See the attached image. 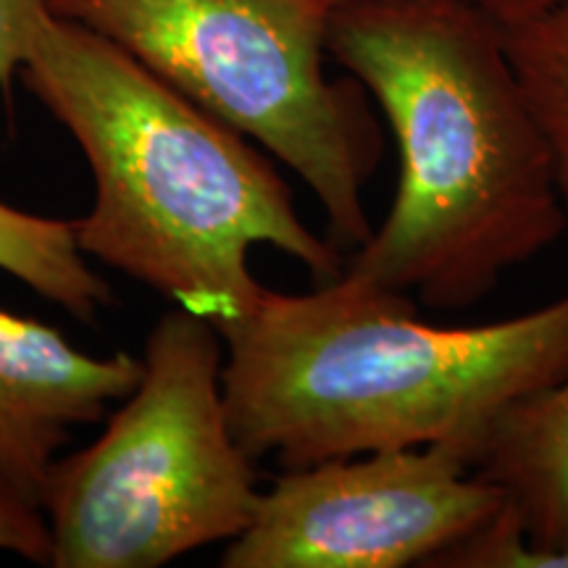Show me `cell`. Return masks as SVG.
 <instances>
[{
  "instance_id": "obj_7",
  "label": "cell",
  "mask_w": 568,
  "mask_h": 568,
  "mask_svg": "<svg viewBox=\"0 0 568 568\" xmlns=\"http://www.w3.org/2000/svg\"><path fill=\"white\" fill-rule=\"evenodd\" d=\"M142 361L90 355L53 326L0 308V477L34 506L74 426L138 387Z\"/></svg>"
},
{
  "instance_id": "obj_9",
  "label": "cell",
  "mask_w": 568,
  "mask_h": 568,
  "mask_svg": "<svg viewBox=\"0 0 568 568\" xmlns=\"http://www.w3.org/2000/svg\"><path fill=\"white\" fill-rule=\"evenodd\" d=\"M88 261L77 245L74 224L0 201V268L74 318L95 322L113 295Z\"/></svg>"
},
{
  "instance_id": "obj_13",
  "label": "cell",
  "mask_w": 568,
  "mask_h": 568,
  "mask_svg": "<svg viewBox=\"0 0 568 568\" xmlns=\"http://www.w3.org/2000/svg\"><path fill=\"white\" fill-rule=\"evenodd\" d=\"M45 9V0H0V92L6 101H11L34 21Z\"/></svg>"
},
{
  "instance_id": "obj_8",
  "label": "cell",
  "mask_w": 568,
  "mask_h": 568,
  "mask_svg": "<svg viewBox=\"0 0 568 568\" xmlns=\"http://www.w3.org/2000/svg\"><path fill=\"white\" fill-rule=\"evenodd\" d=\"M471 471L506 495L537 548L568 550V372L489 424Z\"/></svg>"
},
{
  "instance_id": "obj_3",
  "label": "cell",
  "mask_w": 568,
  "mask_h": 568,
  "mask_svg": "<svg viewBox=\"0 0 568 568\" xmlns=\"http://www.w3.org/2000/svg\"><path fill=\"white\" fill-rule=\"evenodd\" d=\"M232 435L282 468L424 445L468 456L518 397L568 372V293L529 314L432 324L406 293L345 272L311 293L264 290L219 326Z\"/></svg>"
},
{
  "instance_id": "obj_12",
  "label": "cell",
  "mask_w": 568,
  "mask_h": 568,
  "mask_svg": "<svg viewBox=\"0 0 568 568\" xmlns=\"http://www.w3.org/2000/svg\"><path fill=\"white\" fill-rule=\"evenodd\" d=\"M0 550L51 566V529L45 514L0 477Z\"/></svg>"
},
{
  "instance_id": "obj_1",
  "label": "cell",
  "mask_w": 568,
  "mask_h": 568,
  "mask_svg": "<svg viewBox=\"0 0 568 568\" xmlns=\"http://www.w3.org/2000/svg\"><path fill=\"white\" fill-rule=\"evenodd\" d=\"M326 55L368 92L400 161L385 222L345 258L347 276L466 311L568 232L500 21L468 0H345Z\"/></svg>"
},
{
  "instance_id": "obj_6",
  "label": "cell",
  "mask_w": 568,
  "mask_h": 568,
  "mask_svg": "<svg viewBox=\"0 0 568 568\" xmlns=\"http://www.w3.org/2000/svg\"><path fill=\"white\" fill-rule=\"evenodd\" d=\"M506 495L471 471L460 445L284 468L258 493L224 568H429L489 521Z\"/></svg>"
},
{
  "instance_id": "obj_10",
  "label": "cell",
  "mask_w": 568,
  "mask_h": 568,
  "mask_svg": "<svg viewBox=\"0 0 568 568\" xmlns=\"http://www.w3.org/2000/svg\"><path fill=\"white\" fill-rule=\"evenodd\" d=\"M503 27V45L556 169L568 219V3Z\"/></svg>"
},
{
  "instance_id": "obj_2",
  "label": "cell",
  "mask_w": 568,
  "mask_h": 568,
  "mask_svg": "<svg viewBox=\"0 0 568 568\" xmlns=\"http://www.w3.org/2000/svg\"><path fill=\"white\" fill-rule=\"evenodd\" d=\"M19 80L90 163L95 201L71 222L88 258L216 329L266 290L253 247L290 255L316 284L343 274V251L308 230L266 151L111 40L45 9Z\"/></svg>"
},
{
  "instance_id": "obj_11",
  "label": "cell",
  "mask_w": 568,
  "mask_h": 568,
  "mask_svg": "<svg viewBox=\"0 0 568 568\" xmlns=\"http://www.w3.org/2000/svg\"><path fill=\"white\" fill-rule=\"evenodd\" d=\"M429 568H568V550L537 548L516 510L503 503L489 521L439 552Z\"/></svg>"
},
{
  "instance_id": "obj_15",
  "label": "cell",
  "mask_w": 568,
  "mask_h": 568,
  "mask_svg": "<svg viewBox=\"0 0 568 568\" xmlns=\"http://www.w3.org/2000/svg\"><path fill=\"white\" fill-rule=\"evenodd\" d=\"M322 3H326V6H329V9H335V6H339V3H345V0H322Z\"/></svg>"
},
{
  "instance_id": "obj_5",
  "label": "cell",
  "mask_w": 568,
  "mask_h": 568,
  "mask_svg": "<svg viewBox=\"0 0 568 568\" xmlns=\"http://www.w3.org/2000/svg\"><path fill=\"white\" fill-rule=\"evenodd\" d=\"M222 368L211 322L182 308L155 322L138 387L42 489L53 568H159L251 524L261 489L232 435Z\"/></svg>"
},
{
  "instance_id": "obj_4",
  "label": "cell",
  "mask_w": 568,
  "mask_h": 568,
  "mask_svg": "<svg viewBox=\"0 0 568 568\" xmlns=\"http://www.w3.org/2000/svg\"><path fill=\"white\" fill-rule=\"evenodd\" d=\"M130 53L316 195L339 251L372 237L366 187L385 122L353 77L326 74L322 0H45Z\"/></svg>"
},
{
  "instance_id": "obj_14",
  "label": "cell",
  "mask_w": 568,
  "mask_h": 568,
  "mask_svg": "<svg viewBox=\"0 0 568 568\" xmlns=\"http://www.w3.org/2000/svg\"><path fill=\"white\" fill-rule=\"evenodd\" d=\"M471 6H477L479 11H485L500 24H514V21L537 17L558 6L568 3V0H468Z\"/></svg>"
}]
</instances>
